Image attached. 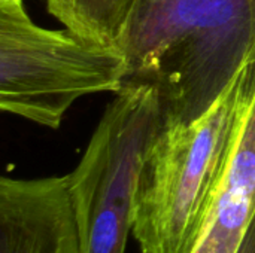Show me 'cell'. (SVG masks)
I'll return each instance as SVG.
<instances>
[{
	"label": "cell",
	"instance_id": "obj_3",
	"mask_svg": "<svg viewBox=\"0 0 255 253\" xmlns=\"http://www.w3.org/2000/svg\"><path fill=\"white\" fill-rule=\"evenodd\" d=\"M126 54L70 28L34 24L22 3L0 4V109L37 125L58 128L79 98L120 92Z\"/></svg>",
	"mask_w": 255,
	"mask_h": 253
},
{
	"label": "cell",
	"instance_id": "obj_1",
	"mask_svg": "<svg viewBox=\"0 0 255 253\" xmlns=\"http://www.w3.org/2000/svg\"><path fill=\"white\" fill-rule=\"evenodd\" d=\"M118 48L123 88H154L164 127L191 125L255 58V0H137Z\"/></svg>",
	"mask_w": 255,
	"mask_h": 253
},
{
	"label": "cell",
	"instance_id": "obj_4",
	"mask_svg": "<svg viewBox=\"0 0 255 253\" xmlns=\"http://www.w3.org/2000/svg\"><path fill=\"white\" fill-rule=\"evenodd\" d=\"M163 127L160 97L151 86H126L106 107L67 174L79 253L126 252L140 171Z\"/></svg>",
	"mask_w": 255,
	"mask_h": 253
},
{
	"label": "cell",
	"instance_id": "obj_5",
	"mask_svg": "<svg viewBox=\"0 0 255 253\" xmlns=\"http://www.w3.org/2000/svg\"><path fill=\"white\" fill-rule=\"evenodd\" d=\"M0 253H79L67 174L0 179Z\"/></svg>",
	"mask_w": 255,
	"mask_h": 253
},
{
	"label": "cell",
	"instance_id": "obj_9",
	"mask_svg": "<svg viewBox=\"0 0 255 253\" xmlns=\"http://www.w3.org/2000/svg\"><path fill=\"white\" fill-rule=\"evenodd\" d=\"M9 3H22V0H0V4H9Z\"/></svg>",
	"mask_w": 255,
	"mask_h": 253
},
{
	"label": "cell",
	"instance_id": "obj_2",
	"mask_svg": "<svg viewBox=\"0 0 255 253\" xmlns=\"http://www.w3.org/2000/svg\"><path fill=\"white\" fill-rule=\"evenodd\" d=\"M255 92V58L187 127H163L143 163L131 236L140 253H191Z\"/></svg>",
	"mask_w": 255,
	"mask_h": 253
},
{
	"label": "cell",
	"instance_id": "obj_8",
	"mask_svg": "<svg viewBox=\"0 0 255 253\" xmlns=\"http://www.w3.org/2000/svg\"><path fill=\"white\" fill-rule=\"evenodd\" d=\"M235 253H255V216L244 237V240L241 242L238 251Z\"/></svg>",
	"mask_w": 255,
	"mask_h": 253
},
{
	"label": "cell",
	"instance_id": "obj_6",
	"mask_svg": "<svg viewBox=\"0 0 255 253\" xmlns=\"http://www.w3.org/2000/svg\"><path fill=\"white\" fill-rule=\"evenodd\" d=\"M255 216V92L191 253H235Z\"/></svg>",
	"mask_w": 255,
	"mask_h": 253
},
{
	"label": "cell",
	"instance_id": "obj_7",
	"mask_svg": "<svg viewBox=\"0 0 255 253\" xmlns=\"http://www.w3.org/2000/svg\"><path fill=\"white\" fill-rule=\"evenodd\" d=\"M137 0H46L52 16L93 42L118 46Z\"/></svg>",
	"mask_w": 255,
	"mask_h": 253
}]
</instances>
